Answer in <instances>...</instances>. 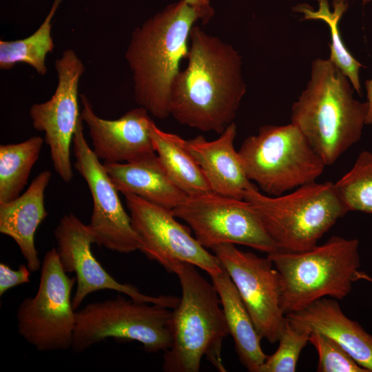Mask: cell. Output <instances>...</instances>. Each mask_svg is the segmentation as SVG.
<instances>
[{"mask_svg": "<svg viewBox=\"0 0 372 372\" xmlns=\"http://www.w3.org/2000/svg\"><path fill=\"white\" fill-rule=\"evenodd\" d=\"M185 59L171 85L170 115L182 125L220 134L234 122L247 91L242 58L196 23Z\"/></svg>", "mask_w": 372, "mask_h": 372, "instance_id": "1", "label": "cell"}, {"mask_svg": "<svg viewBox=\"0 0 372 372\" xmlns=\"http://www.w3.org/2000/svg\"><path fill=\"white\" fill-rule=\"evenodd\" d=\"M198 20L196 11L179 0L132 32L125 57L132 73L134 99L154 118L170 116L171 85L186 59L190 31Z\"/></svg>", "mask_w": 372, "mask_h": 372, "instance_id": "2", "label": "cell"}, {"mask_svg": "<svg viewBox=\"0 0 372 372\" xmlns=\"http://www.w3.org/2000/svg\"><path fill=\"white\" fill-rule=\"evenodd\" d=\"M349 78L329 59L311 64L306 88L291 106V123L305 136L326 165H331L359 141L367 102L353 97Z\"/></svg>", "mask_w": 372, "mask_h": 372, "instance_id": "3", "label": "cell"}, {"mask_svg": "<svg viewBox=\"0 0 372 372\" xmlns=\"http://www.w3.org/2000/svg\"><path fill=\"white\" fill-rule=\"evenodd\" d=\"M196 267L177 261L169 269L178 278L182 296L172 311V343L162 366L165 372H198L204 356L218 371H226L221 349L229 332L220 298Z\"/></svg>", "mask_w": 372, "mask_h": 372, "instance_id": "4", "label": "cell"}, {"mask_svg": "<svg viewBox=\"0 0 372 372\" xmlns=\"http://www.w3.org/2000/svg\"><path fill=\"white\" fill-rule=\"evenodd\" d=\"M243 199L249 203L278 250L299 252L317 246L318 241L348 210L334 183L316 181L280 196H269L253 183Z\"/></svg>", "mask_w": 372, "mask_h": 372, "instance_id": "5", "label": "cell"}, {"mask_svg": "<svg viewBox=\"0 0 372 372\" xmlns=\"http://www.w3.org/2000/svg\"><path fill=\"white\" fill-rule=\"evenodd\" d=\"M359 244L356 238L333 236L309 250L268 254L280 276L285 316L322 298L341 300L348 296L360 267Z\"/></svg>", "mask_w": 372, "mask_h": 372, "instance_id": "6", "label": "cell"}, {"mask_svg": "<svg viewBox=\"0 0 372 372\" xmlns=\"http://www.w3.org/2000/svg\"><path fill=\"white\" fill-rule=\"evenodd\" d=\"M238 152L248 179L273 196L316 181L326 166L291 123L261 126L256 134L243 141Z\"/></svg>", "mask_w": 372, "mask_h": 372, "instance_id": "7", "label": "cell"}, {"mask_svg": "<svg viewBox=\"0 0 372 372\" xmlns=\"http://www.w3.org/2000/svg\"><path fill=\"white\" fill-rule=\"evenodd\" d=\"M172 323L169 308L118 295L76 311L71 349L81 353L112 338L140 342L148 352H165L172 343Z\"/></svg>", "mask_w": 372, "mask_h": 372, "instance_id": "8", "label": "cell"}, {"mask_svg": "<svg viewBox=\"0 0 372 372\" xmlns=\"http://www.w3.org/2000/svg\"><path fill=\"white\" fill-rule=\"evenodd\" d=\"M75 278H69L56 248L47 251L41 267L37 292L25 298L17 311L19 335L41 352L67 350L72 344L76 310L71 293Z\"/></svg>", "mask_w": 372, "mask_h": 372, "instance_id": "9", "label": "cell"}, {"mask_svg": "<svg viewBox=\"0 0 372 372\" xmlns=\"http://www.w3.org/2000/svg\"><path fill=\"white\" fill-rule=\"evenodd\" d=\"M205 248L242 245L268 254L278 251L251 204L214 192L187 196L172 209Z\"/></svg>", "mask_w": 372, "mask_h": 372, "instance_id": "10", "label": "cell"}, {"mask_svg": "<svg viewBox=\"0 0 372 372\" xmlns=\"http://www.w3.org/2000/svg\"><path fill=\"white\" fill-rule=\"evenodd\" d=\"M139 251L169 271L172 263L193 264L209 275L220 272L218 258L192 236L189 227L179 223L172 210L132 194L124 195Z\"/></svg>", "mask_w": 372, "mask_h": 372, "instance_id": "11", "label": "cell"}, {"mask_svg": "<svg viewBox=\"0 0 372 372\" xmlns=\"http://www.w3.org/2000/svg\"><path fill=\"white\" fill-rule=\"evenodd\" d=\"M228 273L261 338L278 342L287 318L280 306V281L271 260L224 244L212 249Z\"/></svg>", "mask_w": 372, "mask_h": 372, "instance_id": "12", "label": "cell"}, {"mask_svg": "<svg viewBox=\"0 0 372 372\" xmlns=\"http://www.w3.org/2000/svg\"><path fill=\"white\" fill-rule=\"evenodd\" d=\"M80 118L72 138L74 167L90 189L93 209L87 224L94 244L111 251L130 254L140 250L141 240L134 231L130 214L125 210L118 189L103 164L89 146Z\"/></svg>", "mask_w": 372, "mask_h": 372, "instance_id": "13", "label": "cell"}, {"mask_svg": "<svg viewBox=\"0 0 372 372\" xmlns=\"http://www.w3.org/2000/svg\"><path fill=\"white\" fill-rule=\"evenodd\" d=\"M58 83L54 94L47 101L33 104L29 110L33 127L44 133L52 165L65 183L73 177L70 147L81 118L79 84L85 68L71 49L62 52L55 61Z\"/></svg>", "mask_w": 372, "mask_h": 372, "instance_id": "14", "label": "cell"}, {"mask_svg": "<svg viewBox=\"0 0 372 372\" xmlns=\"http://www.w3.org/2000/svg\"><path fill=\"white\" fill-rule=\"evenodd\" d=\"M56 250L66 273H74L76 288L72 305L76 311L84 299L100 290L109 289L123 293L135 301L159 304L175 309L180 298L172 296H151L141 293L136 287L115 280L102 267L92 251L94 244L88 226L72 213L64 215L54 231Z\"/></svg>", "mask_w": 372, "mask_h": 372, "instance_id": "15", "label": "cell"}, {"mask_svg": "<svg viewBox=\"0 0 372 372\" xmlns=\"http://www.w3.org/2000/svg\"><path fill=\"white\" fill-rule=\"evenodd\" d=\"M81 118L89 131L93 151L104 163H125L154 152L150 127L154 122L143 107L133 108L120 118L104 119L94 112L85 94Z\"/></svg>", "mask_w": 372, "mask_h": 372, "instance_id": "16", "label": "cell"}, {"mask_svg": "<svg viewBox=\"0 0 372 372\" xmlns=\"http://www.w3.org/2000/svg\"><path fill=\"white\" fill-rule=\"evenodd\" d=\"M293 329L319 332L338 343L361 366L372 372V335L342 312L336 299L325 297L303 309L287 313Z\"/></svg>", "mask_w": 372, "mask_h": 372, "instance_id": "17", "label": "cell"}, {"mask_svg": "<svg viewBox=\"0 0 372 372\" xmlns=\"http://www.w3.org/2000/svg\"><path fill=\"white\" fill-rule=\"evenodd\" d=\"M236 134L237 126L233 122L218 138L207 141L199 135L187 140V146L214 193L243 199L245 191L252 182L247 177L234 147Z\"/></svg>", "mask_w": 372, "mask_h": 372, "instance_id": "18", "label": "cell"}, {"mask_svg": "<svg viewBox=\"0 0 372 372\" xmlns=\"http://www.w3.org/2000/svg\"><path fill=\"white\" fill-rule=\"evenodd\" d=\"M51 177L49 170L42 171L19 196L0 203V232L16 242L31 272L41 267L34 236L39 226L48 215L44 196Z\"/></svg>", "mask_w": 372, "mask_h": 372, "instance_id": "19", "label": "cell"}, {"mask_svg": "<svg viewBox=\"0 0 372 372\" xmlns=\"http://www.w3.org/2000/svg\"><path fill=\"white\" fill-rule=\"evenodd\" d=\"M118 189L169 209L187 196L170 180L155 152L125 163H103Z\"/></svg>", "mask_w": 372, "mask_h": 372, "instance_id": "20", "label": "cell"}, {"mask_svg": "<svg viewBox=\"0 0 372 372\" xmlns=\"http://www.w3.org/2000/svg\"><path fill=\"white\" fill-rule=\"evenodd\" d=\"M209 276L220 298L228 332L240 363L248 371L260 372L267 355L261 348V337L236 286L224 268Z\"/></svg>", "mask_w": 372, "mask_h": 372, "instance_id": "21", "label": "cell"}, {"mask_svg": "<svg viewBox=\"0 0 372 372\" xmlns=\"http://www.w3.org/2000/svg\"><path fill=\"white\" fill-rule=\"evenodd\" d=\"M151 138L154 151L173 183L187 196L213 192L195 158L187 140L165 132L152 123Z\"/></svg>", "mask_w": 372, "mask_h": 372, "instance_id": "22", "label": "cell"}, {"mask_svg": "<svg viewBox=\"0 0 372 372\" xmlns=\"http://www.w3.org/2000/svg\"><path fill=\"white\" fill-rule=\"evenodd\" d=\"M62 0H54L39 28L29 37L19 40H0V69L11 70L17 63H25L41 76L47 74L45 59L55 45L52 37V19Z\"/></svg>", "mask_w": 372, "mask_h": 372, "instance_id": "23", "label": "cell"}, {"mask_svg": "<svg viewBox=\"0 0 372 372\" xmlns=\"http://www.w3.org/2000/svg\"><path fill=\"white\" fill-rule=\"evenodd\" d=\"M43 141L34 136L21 143L0 145V203L21 194Z\"/></svg>", "mask_w": 372, "mask_h": 372, "instance_id": "24", "label": "cell"}, {"mask_svg": "<svg viewBox=\"0 0 372 372\" xmlns=\"http://www.w3.org/2000/svg\"><path fill=\"white\" fill-rule=\"evenodd\" d=\"M318 10L307 5H299L294 10L304 14L303 19L322 20L326 22L331 33L329 60L346 75L354 90L361 95L359 72L363 65L356 60L343 43L339 32L338 23L347 10V0H333V11L329 10L327 0H318Z\"/></svg>", "mask_w": 372, "mask_h": 372, "instance_id": "25", "label": "cell"}, {"mask_svg": "<svg viewBox=\"0 0 372 372\" xmlns=\"http://www.w3.org/2000/svg\"><path fill=\"white\" fill-rule=\"evenodd\" d=\"M334 186L348 211L372 214V152H361L351 169Z\"/></svg>", "mask_w": 372, "mask_h": 372, "instance_id": "26", "label": "cell"}, {"mask_svg": "<svg viewBox=\"0 0 372 372\" xmlns=\"http://www.w3.org/2000/svg\"><path fill=\"white\" fill-rule=\"evenodd\" d=\"M310 333L299 331L287 324L279 340L277 350L270 355L260 372H294L300 354L309 340Z\"/></svg>", "mask_w": 372, "mask_h": 372, "instance_id": "27", "label": "cell"}, {"mask_svg": "<svg viewBox=\"0 0 372 372\" xmlns=\"http://www.w3.org/2000/svg\"><path fill=\"white\" fill-rule=\"evenodd\" d=\"M309 342L318 355V372H369L358 364L335 340L319 332H312Z\"/></svg>", "mask_w": 372, "mask_h": 372, "instance_id": "28", "label": "cell"}, {"mask_svg": "<svg viewBox=\"0 0 372 372\" xmlns=\"http://www.w3.org/2000/svg\"><path fill=\"white\" fill-rule=\"evenodd\" d=\"M30 273L26 264L21 265L15 270L5 263H0V296L11 288L30 282Z\"/></svg>", "mask_w": 372, "mask_h": 372, "instance_id": "29", "label": "cell"}, {"mask_svg": "<svg viewBox=\"0 0 372 372\" xmlns=\"http://www.w3.org/2000/svg\"><path fill=\"white\" fill-rule=\"evenodd\" d=\"M198 13L203 24L207 23L214 15L211 0H185Z\"/></svg>", "mask_w": 372, "mask_h": 372, "instance_id": "30", "label": "cell"}, {"mask_svg": "<svg viewBox=\"0 0 372 372\" xmlns=\"http://www.w3.org/2000/svg\"><path fill=\"white\" fill-rule=\"evenodd\" d=\"M365 86L366 90V102L369 107L366 125H371L372 124V79L366 81Z\"/></svg>", "mask_w": 372, "mask_h": 372, "instance_id": "31", "label": "cell"}, {"mask_svg": "<svg viewBox=\"0 0 372 372\" xmlns=\"http://www.w3.org/2000/svg\"><path fill=\"white\" fill-rule=\"evenodd\" d=\"M359 274L360 275H358L359 276V278H364L366 279V280H369V281H371L372 282V278H371L370 277H369V276L364 274V273H359Z\"/></svg>", "mask_w": 372, "mask_h": 372, "instance_id": "32", "label": "cell"}, {"mask_svg": "<svg viewBox=\"0 0 372 372\" xmlns=\"http://www.w3.org/2000/svg\"><path fill=\"white\" fill-rule=\"evenodd\" d=\"M371 0H362L363 4H366L369 2Z\"/></svg>", "mask_w": 372, "mask_h": 372, "instance_id": "33", "label": "cell"}]
</instances>
